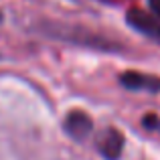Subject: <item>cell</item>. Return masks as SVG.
Here are the masks:
<instances>
[{
	"mask_svg": "<svg viewBox=\"0 0 160 160\" xmlns=\"http://www.w3.org/2000/svg\"><path fill=\"white\" fill-rule=\"evenodd\" d=\"M150 8H152V12L160 18V0H150Z\"/></svg>",
	"mask_w": 160,
	"mask_h": 160,
	"instance_id": "8992f818",
	"label": "cell"
},
{
	"mask_svg": "<svg viewBox=\"0 0 160 160\" xmlns=\"http://www.w3.org/2000/svg\"><path fill=\"white\" fill-rule=\"evenodd\" d=\"M0 24H2V12H0Z\"/></svg>",
	"mask_w": 160,
	"mask_h": 160,
	"instance_id": "52a82bcc",
	"label": "cell"
},
{
	"mask_svg": "<svg viewBox=\"0 0 160 160\" xmlns=\"http://www.w3.org/2000/svg\"><path fill=\"white\" fill-rule=\"evenodd\" d=\"M128 24L134 27L138 32H144L146 37H152V39L160 37V18L154 12H146V10H140V8H130Z\"/></svg>",
	"mask_w": 160,
	"mask_h": 160,
	"instance_id": "3957f363",
	"label": "cell"
},
{
	"mask_svg": "<svg viewBox=\"0 0 160 160\" xmlns=\"http://www.w3.org/2000/svg\"><path fill=\"white\" fill-rule=\"evenodd\" d=\"M120 83L130 91H146V93H158L160 91V77L140 71H126L120 75Z\"/></svg>",
	"mask_w": 160,
	"mask_h": 160,
	"instance_id": "6da1fadb",
	"label": "cell"
},
{
	"mask_svg": "<svg viewBox=\"0 0 160 160\" xmlns=\"http://www.w3.org/2000/svg\"><path fill=\"white\" fill-rule=\"evenodd\" d=\"M93 130V122L83 109H73L65 118V132L73 140H85Z\"/></svg>",
	"mask_w": 160,
	"mask_h": 160,
	"instance_id": "277c9868",
	"label": "cell"
},
{
	"mask_svg": "<svg viewBox=\"0 0 160 160\" xmlns=\"http://www.w3.org/2000/svg\"><path fill=\"white\" fill-rule=\"evenodd\" d=\"M95 146H98V152L106 160H118L124 150V136L120 134V130L108 128L98 136Z\"/></svg>",
	"mask_w": 160,
	"mask_h": 160,
	"instance_id": "7a4b0ae2",
	"label": "cell"
},
{
	"mask_svg": "<svg viewBox=\"0 0 160 160\" xmlns=\"http://www.w3.org/2000/svg\"><path fill=\"white\" fill-rule=\"evenodd\" d=\"M142 124H144L148 130H158V132H160V118H158V116H152V113H148V116L142 120Z\"/></svg>",
	"mask_w": 160,
	"mask_h": 160,
	"instance_id": "5b68a950",
	"label": "cell"
}]
</instances>
